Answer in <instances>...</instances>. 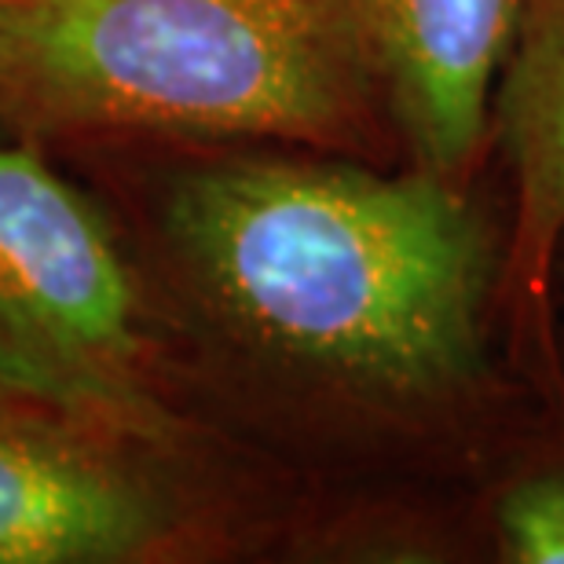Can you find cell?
Here are the masks:
<instances>
[{"mask_svg": "<svg viewBox=\"0 0 564 564\" xmlns=\"http://www.w3.org/2000/svg\"><path fill=\"white\" fill-rule=\"evenodd\" d=\"M169 513L93 447L0 422V564L129 561L162 543Z\"/></svg>", "mask_w": 564, "mask_h": 564, "instance_id": "5", "label": "cell"}, {"mask_svg": "<svg viewBox=\"0 0 564 564\" xmlns=\"http://www.w3.org/2000/svg\"><path fill=\"white\" fill-rule=\"evenodd\" d=\"M0 115L352 154L400 137L359 0H0Z\"/></svg>", "mask_w": 564, "mask_h": 564, "instance_id": "2", "label": "cell"}, {"mask_svg": "<svg viewBox=\"0 0 564 564\" xmlns=\"http://www.w3.org/2000/svg\"><path fill=\"white\" fill-rule=\"evenodd\" d=\"M0 397L158 436L137 286L107 224L30 147L0 143Z\"/></svg>", "mask_w": 564, "mask_h": 564, "instance_id": "3", "label": "cell"}, {"mask_svg": "<svg viewBox=\"0 0 564 564\" xmlns=\"http://www.w3.org/2000/svg\"><path fill=\"white\" fill-rule=\"evenodd\" d=\"M495 535L506 561L564 564V469H539L510 484L495 510Z\"/></svg>", "mask_w": 564, "mask_h": 564, "instance_id": "7", "label": "cell"}, {"mask_svg": "<svg viewBox=\"0 0 564 564\" xmlns=\"http://www.w3.org/2000/svg\"><path fill=\"white\" fill-rule=\"evenodd\" d=\"M488 143L513 195L502 246L506 297L532 323L564 246V0H521L491 93Z\"/></svg>", "mask_w": 564, "mask_h": 564, "instance_id": "6", "label": "cell"}, {"mask_svg": "<svg viewBox=\"0 0 564 564\" xmlns=\"http://www.w3.org/2000/svg\"><path fill=\"white\" fill-rule=\"evenodd\" d=\"M187 272L242 341L403 414L477 397L502 257L469 184L429 169L228 158L169 195Z\"/></svg>", "mask_w": 564, "mask_h": 564, "instance_id": "1", "label": "cell"}, {"mask_svg": "<svg viewBox=\"0 0 564 564\" xmlns=\"http://www.w3.org/2000/svg\"><path fill=\"white\" fill-rule=\"evenodd\" d=\"M521 0H359L411 162L473 184Z\"/></svg>", "mask_w": 564, "mask_h": 564, "instance_id": "4", "label": "cell"}]
</instances>
